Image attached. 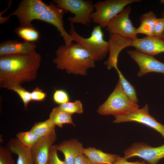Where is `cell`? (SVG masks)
<instances>
[{
  "label": "cell",
  "mask_w": 164,
  "mask_h": 164,
  "mask_svg": "<svg viewBox=\"0 0 164 164\" xmlns=\"http://www.w3.org/2000/svg\"><path fill=\"white\" fill-rule=\"evenodd\" d=\"M41 61L36 51L28 54H9L0 56V86L21 85L35 79Z\"/></svg>",
  "instance_id": "1"
},
{
  "label": "cell",
  "mask_w": 164,
  "mask_h": 164,
  "mask_svg": "<svg viewBox=\"0 0 164 164\" xmlns=\"http://www.w3.org/2000/svg\"><path fill=\"white\" fill-rule=\"evenodd\" d=\"M53 62L56 68L67 73L85 76L88 70L95 67V61L89 52L80 44L62 45L56 51Z\"/></svg>",
  "instance_id": "2"
},
{
  "label": "cell",
  "mask_w": 164,
  "mask_h": 164,
  "mask_svg": "<svg viewBox=\"0 0 164 164\" xmlns=\"http://www.w3.org/2000/svg\"><path fill=\"white\" fill-rule=\"evenodd\" d=\"M69 32L74 41L85 48L95 61L102 60L108 52V42L104 39L102 27L99 25L93 27L90 36L87 38L83 37L76 32L72 23H70Z\"/></svg>",
  "instance_id": "3"
},
{
  "label": "cell",
  "mask_w": 164,
  "mask_h": 164,
  "mask_svg": "<svg viewBox=\"0 0 164 164\" xmlns=\"http://www.w3.org/2000/svg\"><path fill=\"white\" fill-rule=\"evenodd\" d=\"M139 106L126 95L119 80L106 100L100 105L97 112L102 115L114 116L129 113L138 108Z\"/></svg>",
  "instance_id": "4"
},
{
  "label": "cell",
  "mask_w": 164,
  "mask_h": 164,
  "mask_svg": "<svg viewBox=\"0 0 164 164\" xmlns=\"http://www.w3.org/2000/svg\"><path fill=\"white\" fill-rule=\"evenodd\" d=\"M140 0H107L97 2L94 5V11L92 22L105 28L114 17L121 12L126 6Z\"/></svg>",
  "instance_id": "5"
},
{
  "label": "cell",
  "mask_w": 164,
  "mask_h": 164,
  "mask_svg": "<svg viewBox=\"0 0 164 164\" xmlns=\"http://www.w3.org/2000/svg\"><path fill=\"white\" fill-rule=\"evenodd\" d=\"M53 2L59 7L74 15L68 20L70 23H79L89 26L92 22L91 15L94 11L92 1L84 0H54Z\"/></svg>",
  "instance_id": "6"
},
{
  "label": "cell",
  "mask_w": 164,
  "mask_h": 164,
  "mask_svg": "<svg viewBox=\"0 0 164 164\" xmlns=\"http://www.w3.org/2000/svg\"><path fill=\"white\" fill-rule=\"evenodd\" d=\"M48 6L49 5L40 0H23L20 2L15 10L4 18V21L11 16L15 15L18 18L20 26H32L31 22L37 19Z\"/></svg>",
  "instance_id": "7"
},
{
  "label": "cell",
  "mask_w": 164,
  "mask_h": 164,
  "mask_svg": "<svg viewBox=\"0 0 164 164\" xmlns=\"http://www.w3.org/2000/svg\"><path fill=\"white\" fill-rule=\"evenodd\" d=\"M131 11V7L128 6L111 20L106 27L110 34L132 39L137 38L136 28L133 26L129 18Z\"/></svg>",
  "instance_id": "8"
},
{
  "label": "cell",
  "mask_w": 164,
  "mask_h": 164,
  "mask_svg": "<svg viewBox=\"0 0 164 164\" xmlns=\"http://www.w3.org/2000/svg\"><path fill=\"white\" fill-rule=\"evenodd\" d=\"M113 122L120 123L133 121L148 126L159 133L164 138V125L157 121L149 112V106L146 104L141 109L137 108L129 113L114 116Z\"/></svg>",
  "instance_id": "9"
},
{
  "label": "cell",
  "mask_w": 164,
  "mask_h": 164,
  "mask_svg": "<svg viewBox=\"0 0 164 164\" xmlns=\"http://www.w3.org/2000/svg\"><path fill=\"white\" fill-rule=\"evenodd\" d=\"M133 157L143 159L147 164H157L164 158V144L153 147L142 142L135 143L124 151V157L127 159Z\"/></svg>",
  "instance_id": "10"
},
{
  "label": "cell",
  "mask_w": 164,
  "mask_h": 164,
  "mask_svg": "<svg viewBox=\"0 0 164 164\" xmlns=\"http://www.w3.org/2000/svg\"><path fill=\"white\" fill-rule=\"evenodd\" d=\"M67 12L58 7L53 2H51L48 8L38 18V20L44 21L54 26L59 32L60 35L64 41V45L70 46L74 41L73 38L67 32L64 27L63 16Z\"/></svg>",
  "instance_id": "11"
},
{
  "label": "cell",
  "mask_w": 164,
  "mask_h": 164,
  "mask_svg": "<svg viewBox=\"0 0 164 164\" xmlns=\"http://www.w3.org/2000/svg\"><path fill=\"white\" fill-rule=\"evenodd\" d=\"M127 52L139 67L137 75L141 77L151 72L160 73L164 74V63L151 56L137 51L129 50Z\"/></svg>",
  "instance_id": "12"
},
{
  "label": "cell",
  "mask_w": 164,
  "mask_h": 164,
  "mask_svg": "<svg viewBox=\"0 0 164 164\" xmlns=\"http://www.w3.org/2000/svg\"><path fill=\"white\" fill-rule=\"evenodd\" d=\"M129 46H133L137 51L152 56L164 52V41L155 36L130 39Z\"/></svg>",
  "instance_id": "13"
},
{
  "label": "cell",
  "mask_w": 164,
  "mask_h": 164,
  "mask_svg": "<svg viewBox=\"0 0 164 164\" xmlns=\"http://www.w3.org/2000/svg\"><path fill=\"white\" fill-rule=\"evenodd\" d=\"M57 138L55 130L41 137L31 149L35 164H47L53 143Z\"/></svg>",
  "instance_id": "14"
},
{
  "label": "cell",
  "mask_w": 164,
  "mask_h": 164,
  "mask_svg": "<svg viewBox=\"0 0 164 164\" xmlns=\"http://www.w3.org/2000/svg\"><path fill=\"white\" fill-rule=\"evenodd\" d=\"M36 45L32 42L6 41L0 44V56L9 54H30L36 51Z\"/></svg>",
  "instance_id": "15"
},
{
  "label": "cell",
  "mask_w": 164,
  "mask_h": 164,
  "mask_svg": "<svg viewBox=\"0 0 164 164\" xmlns=\"http://www.w3.org/2000/svg\"><path fill=\"white\" fill-rule=\"evenodd\" d=\"M58 151L62 152L66 164H74L78 156L83 154L82 144L74 138L65 140L56 145Z\"/></svg>",
  "instance_id": "16"
},
{
  "label": "cell",
  "mask_w": 164,
  "mask_h": 164,
  "mask_svg": "<svg viewBox=\"0 0 164 164\" xmlns=\"http://www.w3.org/2000/svg\"><path fill=\"white\" fill-rule=\"evenodd\" d=\"M6 147L12 154L17 155L16 164H35L31 149L23 145L16 138H11Z\"/></svg>",
  "instance_id": "17"
},
{
  "label": "cell",
  "mask_w": 164,
  "mask_h": 164,
  "mask_svg": "<svg viewBox=\"0 0 164 164\" xmlns=\"http://www.w3.org/2000/svg\"><path fill=\"white\" fill-rule=\"evenodd\" d=\"M83 154L92 164H112L119 156L105 153L92 147L84 148Z\"/></svg>",
  "instance_id": "18"
},
{
  "label": "cell",
  "mask_w": 164,
  "mask_h": 164,
  "mask_svg": "<svg viewBox=\"0 0 164 164\" xmlns=\"http://www.w3.org/2000/svg\"><path fill=\"white\" fill-rule=\"evenodd\" d=\"M157 18L156 15L152 11L142 15L140 18V24L136 28L137 34H144L146 36H154V29Z\"/></svg>",
  "instance_id": "19"
},
{
  "label": "cell",
  "mask_w": 164,
  "mask_h": 164,
  "mask_svg": "<svg viewBox=\"0 0 164 164\" xmlns=\"http://www.w3.org/2000/svg\"><path fill=\"white\" fill-rule=\"evenodd\" d=\"M72 115L65 111L59 107L54 108L51 112L49 118L56 126L62 128L64 124H71L75 126Z\"/></svg>",
  "instance_id": "20"
},
{
  "label": "cell",
  "mask_w": 164,
  "mask_h": 164,
  "mask_svg": "<svg viewBox=\"0 0 164 164\" xmlns=\"http://www.w3.org/2000/svg\"><path fill=\"white\" fill-rule=\"evenodd\" d=\"M55 127L49 118L44 121L35 123L30 130L41 138L50 134L55 130Z\"/></svg>",
  "instance_id": "21"
},
{
  "label": "cell",
  "mask_w": 164,
  "mask_h": 164,
  "mask_svg": "<svg viewBox=\"0 0 164 164\" xmlns=\"http://www.w3.org/2000/svg\"><path fill=\"white\" fill-rule=\"evenodd\" d=\"M15 31L25 41L32 43L37 41L39 37V32L32 26H20L16 28Z\"/></svg>",
  "instance_id": "22"
},
{
  "label": "cell",
  "mask_w": 164,
  "mask_h": 164,
  "mask_svg": "<svg viewBox=\"0 0 164 164\" xmlns=\"http://www.w3.org/2000/svg\"><path fill=\"white\" fill-rule=\"evenodd\" d=\"M16 138L24 146L31 149L41 138L31 130L18 133Z\"/></svg>",
  "instance_id": "23"
},
{
  "label": "cell",
  "mask_w": 164,
  "mask_h": 164,
  "mask_svg": "<svg viewBox=\"0 0 164 164\" xmlns=\"http://www.w3.org/2000/svg\"><path fill=\"white\" fill-rule=\"evenodd\" d=\"M116 70L124 93L130 99L138 104V100L135 87L125 78L118 68Z\"/></svg>",
  "instance_id": "24"
},
{
  "label": "cell",
  "mask_w": 164,
  "mask_h": 164,
  "mask_svg": "<svg viewBox=\"0 0 164 164\" xmlns=\"http://www.w3.org/2000/svg\"><path fill=\"white\" fill-rule=\"evenodd\" d=\"M6 88L13 91L17 93L21 99L25 109L27 108L29 102L31 101V92L23 87L21 85H12Z\"/></svg>",
  "instance_id": "25"
},
{
  "label": "cell",
  "mask_w": 164,
  "mask_h": 164,
  "mask_svg": "<svg viewBox=\"0 0 164 164\" xmlns=\"http://www.w3.org/2000/svg\"><path fill=\"white\" fill-rule=\"evenodd\" d=\"M58 107L72 115L74 113L82 114L83 112V104L80 100H76L73 102L68 101L59 105Z\"/></svg>",
  "instance_id": "26"
},
{
  "label": "cell",
  "mask_w": 164,
  "mask_h": 164,
  "mask_svg": "<svg viewBox=\"0 0 164 164\" xmlns=\"http://www.w3.org/2000/svg\"><path fill=\"white\" fill-rule=\"evenodd\" d=\"M12 153L6 147L0 146V164H16Z\"/></svg>",
  "instance_id": "27"
},
{
  "label": "cell",
  "mask_w": 164,
  "mask_h": 164,
  "mask_svg": "<svg viewBox=\"0 0 164 164\" xmlns=\"http://www.w3.org/2000/svg\"><path fill=\"white\" fill-rule=\"evenodd\" d=\"M54 101L60 105L69 101L70 99L68 94L63 89L56 90L53 95Z\"/></svg>",
  "instance_id": "28"
},
{
  "label": "cell",
  "mask_w": 164,
  "mask_h": 164,
  "mask_svg": "<svg viewBox=\"0 0 164 164\" xmlns=\"http://www.w3.org/2000/svg\"><path fill=\"white\" fill-rule=\"evenodd\" d=\"M56 149V145H53L52 147L47 164H66L64 161L59 158Z\"/></svg>",
  "instance_id": "29"
},
{
  "label": "cell",
  "mask_w": 164,
  "mask_h": 164,
  "mask_svg": "<svg viewBox=\"0 0 164 164\" xmlns=\"http://www.w3.org/2000/svg\"><path fill=\"white\" fill-rule=\"evenodd\" d=\"M46 96V93L38 87H36L31 92V101H43L45 100Z\"/></svg>",
  "instance_id": "30"
},
{
  "label": "cell",
  "mask_w": 164,
  "mask_h": 164,
  "mask_svg": "<svg viewBox=\"0 0 164 164\" xmlns=\"http://www.w3.org/2000/svg\"><path fill=\"white\" fill-rule=\"evenodd\" d=\"M164 32V17L157 18L154 31V36L160 38Z\"/></svg>",
  "instance_id": "31"
},
{
  "label": "cell",
  "mask_w": 164,
  "mask_h": 164,
  "mask_svg": "<svg viewBox=\"0 0 164 164\" xmlns=\"http://www.w3.org/2000/svg\"><path fill=\"white\" fill-rule=\"evenodd\" d=\"M112 164H147L145 162L142 161L141 162L136 161L130 162L128 161L124 157H121L119 156L116 161Z\"/></svg>",
  "instance_id": "32"
},
{
  "label": "cell",
  "mask_w": 164,
  "mask_h": 164,
  "mask_svg": "<svg viewBox=\"0 0 164 164\" xmlns=\"http://www.w3.org/2000/svg\"><path fill=\"white\" fill-rule=\"evenodd\" d=\"M74 164H92L88 158L84 154H82L75 159Z\"/></svg>",
  "instance_id": "33"
},
{
  "label": "cell",
  "mask_w": 164,
  "mask_h": 164,
  "mask_svg": "<svg viewBox=\"0 0 164 164\" xmlns=\"http://www.w3.org/2000/svg\"><path fill=\"white\" fill-rule=\"evenodd\" d=\"M162 16L164 17V12H163L162 13ZM160 38H161L162 40L164 41V32L163 33L161 37H160Z\"/></svg>",
  "instance_id": "34"
},
{
  "label": "cell",
  "mask_w": 164,
  "mask_h": 164,
  "mask_svg": "<svg viewBox=\"0 0 164 164\" xmlns=\"http://www.w3.org/2000/svg\"><path fill=\"white\" fill-rule=\"evenodd\" d=\"M159 2L161 4H164V0H161Z\"/></svg>",
  "instance_id": "35"
}]
</instances>
